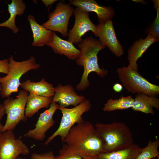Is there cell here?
I'll return each mask as SVG.
<instances>
[{
	"mask_svg": "<svg viewBox=\"0 0 159 159\" xmlns=\"http://www.w3.org/2000/svg\"><path fill=\"white\" fill-rule=\"evenodd\" d=\"M63 142L71 152L82 158L97 157L105 153L104 141L89 121L73 126Z\"/></svg>",
	"mask_w": 159,
	"mask_h": 159,
	"instance_id": "cell-1",
	"label": "cell"
},
{
	"mask_svg": "<svg viewBox=\"0 0 159 159\" xmlns=\"http://www.w3.org/2000/svg\"><path fill=\"white\" fill-rule=\"evenodd\" d=\"M78 46L81 49V53L76 62L77 65L83 67L84 72L76 89L84 90L90 85L88 77L90 73L95 72L101 77H105L108 74L107 70L100 68L98 63L97 54L105 47L99 40L92 36L82 39V42L78 44Z\"/></svg>",
	"mask_w": 159,
	"mask_h": 159,
	"instance_id": "cell-2",
	"label": "cell"
},
{
	"mask_svg": "<svg viewBox=\"0 0 159 159\" xmlns=\"http://www.w3.org/2000/svg\"><path fill=\"white\" fill-rule=\"evenodd\" d=\"M95 126L97 133L105 143V153L124 149L134 144L130 128L123 122L99 123Z\"/></svg>",
	"mask_w": 159,
	"mask_h": 159,
	"instance_id": "cell-3",
	"label": "cell"
},
{
	"mask_svg": "<svg viewBox=\"0 0 159 159\" xmlns=\"http://www.w3.org/2000/svg\"><path fill=\"white\" fill-rule=\"evenodd\" d=\"M8 59L9 72L6 76L0 77V94L2 98L9 97L12 93L17 92L21 84L20 80L22 76L29 71L38 69L40 67L32 56L29 59L21 62L15 61L12 55Z\"/></svg>",
	"mask_w": 159,
	"mask_h": 159,
	"instance_id": "cell-4",
	"label": "cell"
},
{
	"mask_svg": "<svg viewBox=\"0 0 159 159\" xmlns=\"http://www.w3.org/2000/svg\"><path fill=\"white\" fill-rule=\"evenodd\" d=\"M116 72L119 80L128 92L149 96H156L159 94V86L149 82L138 72L123 66L117 68Z\"/></svg>",
	"mask_w": 159,
	"mask_h": 159,
	"instance_id": "cell-5",
	"label": "cell"
},
{
	"mask_svg": "<svg viewBox=\"0 0 159 159\" xmlns=\"http://www.w3.org/2000/svg\"><path fill=\"white\" fill-rule=\"evenodd\" d=\"M91 106L90 101L85 99L79 105L72 108L59 107V109L62 113L59 126L54 132L48 138L44 144L48 145L58 136L61 137L63 141L74 124H79L84 121L82 115L85 112L89 111Z\"/></svg>",
	"mask_w": 159,
	"mask_h": 159,
	"instance_id": "cell-6",
	"label": "cell"
},
{
	"mask_svg": "<svg viewBox=\"0 0 159 159\" xmlns=\"http://www.w3.org/2000/svg\"><path fill=\"white\" fill-rule=\"evenodd\" d=\"M29 92L24 90L19 91L16 98H7L3 105L7 115V119L2 132L14 130L21 121L24 122L27 117L25 115V109Z\"/></svg>",
	"mask_w": 159,
	"mask_h": 159,
	"instance_id": "cell-7",
	"label": "cell"
},
{
	"mask_svg": "<svg viewBox=\"0 0 159 159\" xmlns=\"http://www.w3.org/2000/svg\"><path fill=\"white\" fill-rule=\"evenodd\" d=\"M74 9L69 4L60 1L48 16L49 19L42 25L46 29L61 33L68 36L69 21L73 14Z\"/></svg>",
	"mask_w": 159,
	"mask_h": 159,
	"instance_id": "cell-8",
	"label": "cell"
},
{
	"mask_svg": "<svg viewBox=\"0 0 159 159\" xmlns=\"http://www.w3.org/2000/svg\"><path fill=\"white\" fill-rule=\"evenodd\" d=\"M30 152L21 140L16 138L13 130L0 134V159H16L20 155H26Z\"/></svg>",
	"mask_w": 159,
	"mask_h": 159,
	"instance_id": "cell-9",
	"label": "cell"
},
{
	"mask_svg": "<svg viewBox=\"0 0 159 159\" xmlns=\"http://www.w3.org/2000/svg\"><path fill=\"white\" fill-rule=\"evenodd\" d=\"M75 21L73 27L69 30L68 41L73 44H78L82 42V37L90 31L95 34L96 25L91 21L88 12L77 7L73 13Z\"/></svg>",
	"mask_w": 159,
	"mask_h": 159,
	"instance_id": "cell-10",
	"label": "cell"
},
{
	"mask_svg": "<svg viewBox=\"0 0 159 159\" xmlns=\"http://www.w3.org/2000/svg\"><path fill=\"white\" fill-rule=\"evenodd\" d=\"M94 34L96 37H99L100 43L107 46L115 56L120 57L123 54V47L117 38L113 22L111 20L96 25Z\"/></svg>",
	"mask_w": 159,
	"mask_h": 159,
	"instance_id": "cell-11",
	"label": "cell"
},
{
	"mask_svg": "<svg viewBox=\"0 0 159 159\" xmlns=\"http://www.w3.org/2000/svg\"><path fill=\"white\" fill-rule=\"evenodd\" d=\"M59 107V105L57 103L52 102L48 109L39 114L35 128L28 130L24 136L38 141L43 140L46 132L55 123L53 117Z\"/></svg>",
	"mask_w": 159,
	"mask_h": 159,
	"instance_id": "cell-12",
	"label": "cell"
},
{
	"mask_svg": "<svg viewBox=\"0 0 159 159\" xmlns=\"http://www.w3.org/2000/svg\"><path fill=\"white\" fill-rule=\"evenodd\" d=\"M69 3L87 12H95L99 23L111 20L115 14L113 8L100 5L95 0H70Z\"/></svg>",
	"mask_w": 159,
	"mask_h": 159,
	"instance_id": "cell-13",
	"label": "cell"
},
{
	"mask_svg": "<svg viewBox=\"0 0 159 159\" xmlns=\"http://www.w3.org/2000/svg\"><path fill=\"white\" fill-rule=\"evenodd\" d=\"M54 91L52 102H58L59 107H65L70 105L75 106L85 99L84 96L78 95L73 87L69 85L63 86L59 84L55 87Z\"/></svg>",
	"mask_w": 159,
	"mask_h": 159,
	"instance_id": "cell-14",
	"label": "cell"
},
{
	"mask_svg": "<svg viewBox=\"0 0 159 159\" xmlns=\"http://www.w3.org/2000/svg\"><path fill=\"white\" fill-rule=\"evenodd\" d=\"M159 40L152 36L148 34L144 39L140 38L135 41L129 48L128 50L127 59L129 64L128 67L138 72V64L137 61L147 49L155 42Z\"/></svg>",
	"mask_w": 159,
	"mask_h": 159,
	"instance_id": "cell-15",
	"label": "cell"
},
{
	"mask_svg": "<svg viewBox=\"0 0 159 159\" xmlns=\"http://www.w3.org/2000/svg\"><path fill=\"white\" fill-rule=\"evenodd\" d=\"M47 45L55 53L63 54L70 59H77L81 53L80 50L76 48L72 43L61 39L55 32H53L51 39Z\"/></svg>",
	"mask_w": 159,
	"mask_h": 159,
	"instance_id": "cell-16",
	"label": "cell"
},
{
	"mask_svg": "<svg viewBox=\"0 0 159 159\" xmlns=\"http://www.w3.org/2000/svg\"><path fill=\"white\" fill-rule=\"evenodd\" d=\"M21 87L29 94L40 96L52 97L55 93V87L47 82L44 78L35 82L28 80L21 82Z\"/></svg>",
	"mask_w": 159,
	"mask_h": 159,
	"instance_id": "cell-17",
	"label": "cell"
},
{
	"mask_svg": "<svg viewBox=\"0 0 159 159\" xmlns=\"http://www.w3.org/2000/svg\"><path fill=\"white\" fill-rule=\"evenodd\" d=\"M27 19L30 23L33 33L34 40L32 46L42 47L47 45L51 39L53 32L38 23L34 16L29 15Z\"/></svg>",
	"mask_w": 159,
	"mask_h": 159,
	"instance_id": "cell-18",
	"label": "cell"
},
{
	"mask_svg": "<svg viewBox=\"0 0 159 159\" xmlns=\"http://www.w3.org/2000/svg\"><path fill=\"white\" fill-rule=\"evenodd\" d=\"M159 110V99L156 96H149L140 94L136 95L132 109L146 114L154 115L153 108Z\"/></svg>",
	"mask_w": 159,
	"mask_h": 159,
	"instance_id": "cell-19",
	"label": "cell"
},
{
	"mask_svg": "<svg viewBox=\"0 0 159 159\" xmlns=\"http://www.w3.org/2000/svg\"><path fill=\"white\" fill-rule=\"evenodd\" d=\"M26 8L25 4L22 0H12L11 3L8 4V10L10 17L5 21L0 24V27H5L12 30L13 33H17L19 28L15 24L17 16H21L24 13Z\"/></svg>",
	"mask_w": 159,
	"mask_h": 159,
	"instance_id": "cell-20",
	"label": "cell"
},
{
	"mask_svg": "<svg viewBox=\"0 0 159 159\" xmlns=\"http://www.w3.org/2000/svg\"><path fill=\"white\" fill-rule=\"evenodd\" d=\"M52 97H46L34 94H29L25 109V115L32 117L41 109L47 108L52 102Z\"/></svg>",
	"mask_w": 159,
	"mask_h": 159,
	"instance_id": "cell-21",
	"label": "cell"
},
{
	"mask_svg": "<svg viewBox=\"0 0 159 159\" xmlns=\"http://www.w3.org/2000/svg\"><path fill=\"white\" fill-rule=\"evenodd\" d=\"M142 148L133 144L130 147L117 151L101 153L99 159H135L140 153Z\"/></svg>",
	"mask_w": 159,
	"mask_h": 159,
	"instance_id": "cell-22",
	"label": "cell"
},
{
	"mask_svg": "<svg viewBox=\"0 0 159 159\" xmlns=\"http://www.w3.org/2000/svg\"><path fill=\"white\" fill-rule=\"evenodd\" d=\"M134 101V99L131 95L122 96L116 99H110L104 104L103 110L104 111L111 112L127 109L132 107Z\"/></svg>",
	"mask_w": 159,
	"mask_h": 159,
	"instance_id": "cell-23",
	"label": "cell"
},
{
	"mask_svg": "<svg viewBox=\"0 0 159 159\" xmlns=\"http://www.w3.org/2000/svg\"><path fill=\"white\" fill-rule=\"evenodd\" d=\"M155 140L152 141L149 140L146 147L142 148L140 153L135 159H152L159 158V152L158 149L159 146V141L158 137H155Z\"/></svg>",
	"mask_w": 159,
	"mask_h": 159,
	"instance_id": "cell-24",
	"label": "cell"
},
{
	"mask_svg": "<svg viewBox=\"0 0 159 159\" xmlns=\"http://www.w3.org/2000/svg\"><path fill=\"white\" fill-rule=\"evenodd\" d=\"M154 6L156 9L157 15L150 25L145 29V32L159 40V1L153 0Z\"/></svg>",
	"mask_w": 159,
	"mask_h": 159,
	"instance_id": "cell-25",
	"label": "cell"
},
{
	"mask_svg": "<svg viewBox=\"0 0 159 159\" xmlns=\"http://www.w3.org/2000/svg\"><path fill=\"white\" fill-rule=\"evenodd\" d=\"M58 155L55 156V159H83L80 156L71 152L66 144L63 145Z\"/></svg>",
	"mask_w": 159,
	"mask_h": 159,
	"instance_id": "cell-26",
	"label": "cell"
},
{
	"mask_svg": "<svg viewBox=\"0 0 159 159\" xmlns=\"http://www.w3.org/2000/svg\"><path fill=\"white\" fill-rule=\"evenodd\" d=\"M32 159H55L53 152L52 151L44 153H34L31 155Z\"/></svg>",
	"mask_w": 159,
	"mask_h": 159,
	"instance_id": "cell-27",
	"label": "cell"
},
{
	"mask_svg": "<svg viewBox=\"0 0 159 159\" xmlns=\"http://www.w3.org/2000/svg\"><path fill=\"white\" fill-rule=\"evenodd\" d=\"M9 71V60L5 59L0 60V73L7 74Z\"/></svg>",
	"mask_w": 159,
	"mask_h": 159,
	"instance_id": "cell-28",
	"label": "cell"
},
{
	"mask_svg": "<svg viewBox=\"0 0 159 159\" xmlns=\"http://www.w3.org/2000/svg\"><path fill=\"white\" fill-rule=\"evenodd\" d=\"M5 113V109L2 104H0V134L2 133V131L4 125L1 123V120L4 116Z\"/></svg>",
	"mask_w": 159,
	"mask_h": 159,
	"instance_id": "cell-29",
	"label": "cell"
},
{
	"mask_svg": "<svg viewBox=\"0 0 159 159\" xmlns=\"http://www.w3.org/2000/svg\"><path fill=\"white\" fill-rule=\"evenodd\" d=\"M113 89L115 92H119L122 91L123 89V87L120 84L117 83L114 85L113 87Z\"/></svg>",
	"mask_w": 159,
	"mask_h": 159,
	"instance_id": "cell-30",
	"label": "cell"
},
{
	"mask_svg": "<svg viewBox=\"0 0 159 159\" xmlns=\"http://www.w3.org/2000/svg\"><path fill=\"white\" fill-rule=\"evenodd\" d=\"M42 1L43 3L48 8L49 6H51L52 5L54 2L58 1L57 0H42Z\"/></svg>",
	"mask_w": 159,
	"mask_h": 159,
	"instance_id": "cell-31",
	"label": "cell"
},
{
	"mask_svg": "<svg viewBox=\"0 0 159 159\" xmlns=\"http://www.w3.org/2000/svg\"><path fill=\"white\" fill-rule=\"evenodd\" d=\"M83 159H99L98 157H93L87 158H82Z\"/></svg>",
	"mask_w": 159,
	"mask_h": 159,
	"instance_id": "cell-32",
	"label": "cell"
},
{
	"mask_svg": "<svg viewBox=\"0 0 159 159\" xmlns=\"http://www.w3.org/2000/svg\"><path fill=\"white\" fill-rule=\"evenodd\" d=\"M16 159H23L21 158L18 157ZM29 159H32L31 158Z\"/></svg>",
	"mask_w": 159,
	"mask_h": 159,
	"instance_id": "cell-33",
	"label": "cell"
},
{
	"mask_svg": "<svg viewBox=\"0 0 159 159\" xmlns=\"http://www.w3.org/2000/svg\"><path fill=\"white\" fill-rule=\"evenodd\" d=\"M1 85H0V92L1 91Z\"/></svg>",
	"mask_w": 159,
	"mask_h": 159,
	"instance_id": "cell-34",
	"label": "cell"
},
{
	"mask_svg": "<svg viewBox=\"0 0 159 159\" xmlns=\"http://www.w3.org/2000/svg\"><path fill=\"white\" fill-rule=\"evenodd\" d=\"M159 159V158H157V159Z\"/></svg>",
	"mask_w": 159,
	"mask_h": 159,
	"instance_id": "cell-35",
	"label": "cell"
}]
</instances>
